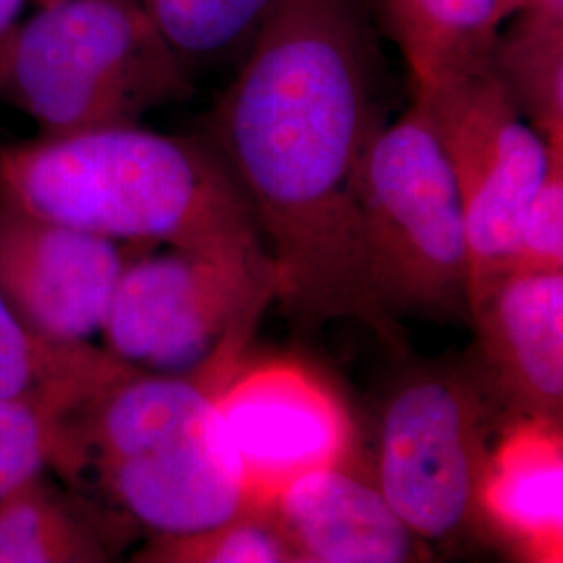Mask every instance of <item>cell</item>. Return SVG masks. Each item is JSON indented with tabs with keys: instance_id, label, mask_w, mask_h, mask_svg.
<instances>
[{
	"instance_id": "6da1fadb",
	"label": "cell",
	"mask_w": 563,
	"mask_h": 563,
	"mask_svg": "<svg viewBox=\"0 0 563 563\" xmlns=\"http://www.w3.org/2000/svg\"><path fill=\"white\" fill-rule=\"evenodd\" d=\"M378 76L357 0H278L216 102L209 142L255 213L284 309L390 342L399 323L369 278L360 211L363 155L384 123Z\"/></svg>"
},
{
	"instance_id": "7a4b0ae2",
	"label": "cell",
	"mask_w": 563,
	"mask_h": 563,
	"mask_svg": "<svg viewBox=\"0 0 563 563\" xmlns=\"http://www.w3.org/2000/svg\"><path fill=\"white\" fill-rule=\"evenodd\" d=\"M0 202L111 241L269 260L211 142L139 123L0 146Z\"/></svg>"
},
{
	"instance_id": "3957f363",
	"label": "cell",
	"mask_w": 563,
	"mask_h": 563,
	"mask_svg": "<svg viewBox=\"0 0 563 563\" xmlns=\"http://www.w3.org/2000/svg\"><path fill=\"white\" fill-rule=\"evenodd\" d=\"M218 390L118 357L57 416L51 467L121 528L181 534L216 523L241 490Z\"/></svg>"
},
{
	"instance_id": "277c9868",
	"label": "cell",
	"mask_w": 563,
	"mask_h": 563,
	"mask_svg": "<svg viewBox=\"0 0 563 563\" xmlns=\"http://www.w3.org/2000/svg\"><path fill=\"white\" fill-rule=\"evenodd\" d=\"M190 69L142 0H53L21 21L7 48L0 95L63 136L132 125L188 99Z\"/></svg>"
},
{
	"instance_id": "5b68a950",
	"label": "cell",
	"mask_w": 563,
	"mask_h": 563,
	"mask_svg": "<svg viewBox=\"0 0 563 563\" xmlns=\"http://www.w3.org/2000/svg\"><path fill=\"white\" fill-rule=\"evenodd\" d=\"M360 211L369 278L388 313L470 320L462 190L418 102L367 144Z\"/></svg>"
},
{
	"instance_id": "8992f818",
	"label": "cell",
	"mask_w": 563,
	"mask_h": 563,
	"mask_svg": "<svg viewBox=\"0 0 563 563\" xmlns=\"http://www.w3.org/2000/svg\"><path fill=\"white\" fill-rule=\"evenodd\" d=\"M518 418L476 363L420 369L380 418L374 478L428 547L484 537L478 493L505 426Z\"/></svg>"
},
{
	"instance_id": "52a82bcc",
	"label": "cell",
	"mask_w": 563,
	"mask_h": 563,
	"mask_svg": "<svg viewBox=\"0 0 563 563\" xmlns=\"http://www.w3.org/2000/svg\"><path fill=\"white\" fill-rule=\"evenodd\" d=\"M272 301L269 260L169 246L125 265L101 332L123 362L222 388Z\"/></svg>"
},
{
	"instance_id": "ba28073f",
	"label": "cell",
	"mask_w": 563,
	"mask_h": 563,
	"mask_svg": "<svg viewBox=\"0 0 563 563\" xmlns=\"http://www.w3.org/2000/svg\"><path fill=\"white\" fill-rule=\"evenodd\" d=\"M413 101L428 115L462 190L470 286L501 274L523 209L543 181L551 146L520 115L493 65L413 92Z\"/></svg>"
},
{
	"instance_id": "9c48e42d",
	"label": "cell",
	"mask_w": 563,
	"mask_h": 563,
	"mask_svg": "<svg viewBox=\"0 0 563 563\" xmlns=\"http://www.w3.org/2000/svg\"><path fill=\"white\" fill-rule=\"evenodd\" d=\"M216 407L255 501H267L309 470L341 462L353 449L346 409L297 363L239 367L218 390Z\"/></svg>"
},
{
	"instance_id": "30bf717a",
	"label": "cell",
	"mask_w": 563,
	"mask_h": 563,
	"mask_svg": "<svg viewBox=\"0 0 563 563\" xmlns=\"http://www.w3.org/2000/svg\"><path fill=\"white\" fill-rule=\"evenodd\" d=\"M130 262L121 242L0 202V295L41 336L101 332Z\"/></svg>"
},
{
	"instance_id": "8fae6325",
	"label": "cell",
	"mask_w": 563,
	"mask_h": 563,
	"mask_svg": "<svg viewBox=\"0 0 563 563\" xmlns=\"http://www.w3.org/2000/svg\"><path fill=\"white\" fill-rule=\"evenodd\" d=\"M476 365L518 416L562 422L563 272L504 269L467 290Z\"/></svg>"
},
{
	"instance_id": "7c38bea8",
	"label": "cell",
	"mask_w": 563,
	"mask_h": 563,
	"mask_svg": "<svg viewBox=\"0 0 563 563\" xmlns=\"http://www.w3.org/2000/svg\"><path fill=\"white\" fill-rule=\"evenodd\" d=\"M267 504L295 563L422 562L432 553L351 455L292 478Z\"/></svg>"
},
{
	"instance_id": "4fadbf2b",
	"label": "cell",
	"mask_w": 563,
	"mask_h": 563,
	"mask_svg": "<svg viewBox=\"0 0 563 563\" xmlns=\"http://www.w3.org/2000/svg\"><path fill=\"white\" fill-rule=\"evenodd\" d=\"M478 511L484 539L522 562H562V422L518 416L505 426L484 467Z\"/></svg>"
},
{
	"instance_id": "5bb4252c",
	"label": "cell",
	"mask_w": 563,
	"mask_h": 563,
	"mask_svg": "<svg viewBox=\"0 0 563 563\" xmlns=\"http://www.w3.org/2000/svg\"><path fill=\"white\" fill-rule=\"evenodd\" d=\"M380 18L413 92L490 67L504 27L499 0H380Z\"/></svg>"
},
{
	"instance_id": "9a60e30c",
	"label": "cell",
	"mask_w": 563,
	"mask_h": 563,
	"mask_svg": "<svg viewBox=\"0 0 563 563\" xmlns=\"http://www.w3.org/2000/svg\"><path fill=\"white\" fill-rule=\"evenodd\" d=\"M120 528L41 474L0 501V563L109 562Z\"/></svg>"
},
{
	"instance_id": "2e32d148",
	"label": "cell",
	"mask_w": 563,
	"mask_h": 563,
	"mask_svg": "<svg viewBox=\"0 0 563 563\" xmlns=\"http://www.w3.org/2000/svg\"><path fill=\"white\" fill-rule=\"evenodd\" d=\"M507 21L493 71L547 146L563 148V13L528 4Z\"/></svg>"
},
{
	"instance_id": "e0dca14e",
	"label": "cell",
	"mask_w": 563,
	"mask_h": 563,
	"mask_svg": "<svg viewBox=\"0 0 563 563\" xmlns=\"http://www.w3.org/2000/svg\"><path fill=\"white\" fill-rule=\"evenodd\" d=\"M118 357L88 341H53L21 322L0 295V399L36 397L65 409Z\"/></svg>"
},
{
	"instance_id": "ac0fdd59",
	"label": "cell",
	"mask_w": 563,
	"mask_h": 563,
	"mask_svg": "<svg viewBox=\"0 0 563 563\" xmlns=\"http://www.w3.org/2000/svg\"><path fill=\"white\" fill-rule=\"evenodd\" d=\"M134 562L295 563V555L269 504L253 499L216 526L184 534H153Z\"/></svg>"
},
{
	"instance_id": "d6986e66",
	"label": "cell",
	"mask_w": 563,
	"mask_h": 563,
	"mask_svg": "<svg viewBox=\"0 0 563 563\" xmlns=\"http://www.w3.org/2000/svg\"><path fill=\"white\" fill-rule=\"evenodd\" d=\"M163 38L188 67L246 48L278 0H142Z\"/></svg>"
},
{
	"instance_id": "ffe728a7",
	"label": "cell",
	"mask_w": 563,
	"mask_h": 563,
	"mask_svg": "<svg viewBox=\"0 0 563 563\" xmlns=\"http://www.w3.org/2000/svg\"><path fill=\"white\" fill-rule=\"evenodd\" d=\"M59 411L36 397L0 399V501L51 467Z\"/></svg>"
},
{
	"instance_id": "44dd1931",
	"label": "cell",
	"mask_w": 563,
	"mask_h": 563,
	"mask_svg": "<svg viewBox=\"0 0 563 563\" xmlns=\"http://www.w3.org/2000/svg\"><path fill=\"white\" fill-rule=\"evenodd\" d=\"M507 269L563 272V148H551L543 181L520 218Z\"/></svg>"
},
{
	"instance_id": "7402d4cb",
	"label": "cell",
	"mask_w": 563,
	"mask_h": 563,
	"mask_svg": "<svg viewBox=\"0 0 563 563\" xmlns=\"http://www.w3.org/2000/svg\"><path fill=\"white\" fill-rule=\"evenodd\" d=\"M27 0H0V78L2 65L7 57V48L13 41V34L21 23V11Z\"/></svg>"
},
{
	"instance_id": "603a6c76",
	"label": "cell",
	"mask_w": 563,
	"mask_h": 563,
	"mask_svg": "<svg viewBox=\"0 0 563 563\" xmlns=\"http://www.w3.org/2000/svg\"><path fill=\"white\" fill-rule=\"evenodd\" d=\"M532 0H499V15L501 21H507L511 15H516L518 11H522L523 7H528Z\"/></svg>"
},
{
	"instance_id": "cb8c5ba5",
	"label": "cell",
	"mask_w": 563,
	"mask_h": 563,
	"mask_svg": "<svg viewBox=\"0 0 563 563\" xmlns=\"http://www.w3.org/2000/svg\"><path fill=\"white\" fill-rule=\"evenodd\" d=\"M530 4H539V7L549 9V11H558V13H563V0H532Z\"/></svg>"
},
{
	"instance_id": "d4e9b609",
	"label": "cell",
	"mask_w": 563,
	"mask_h": 563,
	"mask_svg": "<svg viewBox=\"0 0 563 563\" xmlns=\"http://www.w3.org/2000/svg\"><path fill=\"white\" fill-rule=\"evenodd\" d=\"M36 4H44V2H53V0H34Z\"/></svg>"
}]
</instances>
